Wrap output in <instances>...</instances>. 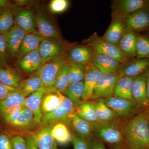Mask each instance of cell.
Returning <instances> with one entry per match:
<instances>
[{"label":"cell","instance_id":"44","mask_svg":"<svg viewBox=\"0 0 149 149\" xmlns=\"http://www.w3.org/2000/svg\"><path fill=\"white\" fill-rule=\"evenodd\" d=\"M11 138L14 149H27L25 139L20 135H16Z\"/></svg>","mask_w":149,"mask_h":149},{"label":"cell","instance_id":"5","mask_svg":"<svg viewBox=\"0 0 149 149\" xmlns=\"http://www.w3.org/2000/svg\"><path fill=\"white\" fill-rule=\"evenodd\" d=\"M84 42L94 52L113 57L123 64H125L129 61L123 54L117 46L104 40L102 37H99L96 32Z\"/></svg>","mask_w":149,"mask_h":149},{"label":"cell","instance_id":"42","mask_svg":"<svg viewBox=\"0 0 149 149\" xmlns=\"http://www.w3.org/2000/svg\"><path fill=\"white\" fill-rule=\"evenodd\" d=\"M74 149H91L90 141L81 138L76 134H72Z\"/></svg>","mask_w":149,"mask_h":149},{"label":"cell","instance_id":"40","mask_svg":"<svg viewBox=\"0 0 149 149\" xmlns=\"http://www.w3.org/2000/svg\"><path fill=\"white\" fill-rule=\"evenodd\" d=\"M69 6L67 0H52L49 4V8L52 13H60L65 11Z\"/></svg>","mask_w":149,"mask_h":149},{"label":"cell","instance_id":"16","mask_svg":"<svg viewBox=\"0 0 149 149\" xmlns=\"http://www.w3.org/2000/svg\"><path fill=\"white\" fill-rule=\"evenodd\" d=\"M11 127L22 132L32 133L37 128L35 116L33 112L24 106L18 118L8 125Z\"/></svg>","mask_w":149,"mask_h":149},{"label":"cell","instance_id":"28","mask_svg":"<svg viewBox=\"0 0 149 149\" xmlns=\"http://www.w3.org/2000/svg\"><path fill=\"white\" fill-rule=\"evenodd\" d=\"M44 38L38 32L27 34L22 41L16 58L19 59L27 54L38 49Z\"/></svg>","mask_w":149,"mask_h":149},{"label":"cell","instance_id":"3","mask_svg":"<svg viewBox=\"0 0 149 149\" xmlns=\"http://www.w3.org/2000/svg\"><path fill=\"white\" fill-rule=\"evenodd\" d=\"M93 135L96 139L103 143L111 146L130 147L126 143L116 120L95 127Z\"/></svg>","mask_w":149,"mask_h":149},{"label":"cell","instance_id":"50","mask_svg":"<svg viewBox=\"0 0 149 149\" xmlns=\"http://www.w3.org/2000/svg\"><path fill=\"white\" fill-rule=\"evenodd\" d=\"M15 3L19 6H29L31 2L29 1H24V0H18L15 1Z\"/></svg>","mask_w":149,"mask_h":149},{"label":"cell","instance_id":"43","mask_svg":"<svg viewBox=\"0 0 149 149\" xmlns=\"http://www.w3.org/2000/svg\"><path fill=\"white\" fill-rule=\"evenodd\" d=\"M0 149H14L11 138L5 132L0 133Z\"/></svg>","mask_w":149,"mask_h":149},{"label":"cell","instance_id":"35","mask_svg":"<svg viewBox=\"0 0 149 149\" xmlns=\"http://www.w3.org/2000/svg\"><path fill=\"white\" fill-rule=\"evenodd\" d=\"M26 97L18 89L11 93L6 99L0 101V114L11 108L24 106Z\"/></svg>","mask_w":149,"mask_h":149},{"label":"cell","instance_id":"15","mask_svg":"<svg viewBox=\"0 0 149 149\" xmlns=\"http://www.w3.org/2000/svg\"><path fill=\"white\" fill-rule=\"evenodd\" d=\"M27 34L20 28L15 25L5 36L8 57L16 58L22 41Z\"/></svg>","mask_w":149,"mask_h":149},{"label":"cell","instance_id":"7","mask_svg":"<svg viewBox=\"0 0 149 149\" xmlns=\"http://www.w3.org/2000/svg\"><path fill=\"white\" fill-rule=\"evenodd\" d=\"M66 46L61 39L44 37L39 47L42 65L58 58L66 53Z\"/></svg>","mask_w":149,"mask_h":149},{"label":"cell","instance_id":"51","mask_svg":"<svg viewBox=\"0 0 149 149\" xmlns=\"http://www.w3.org/2000/svg\"><path fill=\"white\" fill-rule=\"evenodd\" d=\"M110 149H132L130 147L121 146H111Z\"/></svg>","mask_w":149,"mask_h":149},{"label":"cell","instance_id":"10","mask_svg":"<svg viewBox=\"0 0 149 149\" xmlns=\"http://www.w3.org/2000/svg\"><path fill=\"white\" fill-rule=\"evenodd\" d=\"M91 63L97 68L102 74H118L123 65L118 60L113 57L94 52Z\"/></svg>","mask_w":149,"mask_h":149},{"label":"cell","instance_id":"49","mask_svg":"<svg viewBox=\"0 0 149 149\" xmlns=\"http://www.w3.org/2000/svg\"><path fill=\"white\" fill-rule=\"evenodd\" d=\"M146 88L147 97L149 103V69L146 72Z\"/></svg>","mask_w":149,"mask_h":149},{"label":"cell","instance_id":"36","mask_svg":"<svg viewBox=\"0 0 149 149\" xmlns=\"http://www.w3.org/2000/svg\"><path fill=\"white\" fill-rule=\"evenodd\" d=\"M70 63L64 65L59 71L56 77L55 81L52 88L45 90V93L55 92L62 93L69 85L68 72Z\"/></svg>","mask_w":149,"mask_h":149},{"label":"cell","instance_id":"18","mask_svg":"<svg viewBox=\"0 0 149 149\" xmlns=\"http://www.w3.org/2000/svg\"><path fill=\"white\" fill-rule=\"evenodd\" d=\"M38 32L44 37L61 39L58 29L40 10L35 14Z\"/></svg>","mask_w":149,"mask_h":149},{"label":"cell","instance_id":"38","mask_svg":"<svg viewBox=\"0 0 149 149\" xmlns=\"http://www.w3.org/2000/svg\"><path fill=\"white\" fill-rule=\"evenodd\" d=\"M14 25V16L12 10L6 9L0 15V34L6 36Z\"/></svg>","mask_w":149,"mask_h":149},{"label":"cell","instance_id":"12","mask_svg":"<svg viewBox=\"0 0 149 149\" xmlns=\"http://www.w3.org/2000/svg\"><path fill=\"white\" fill-rule=\"evenodd\" d=\"M146 7L144 0H116L113 1L112 16L123 18L139 9Z\"/></svg>","mask_w":149,"mask_h":149},{"label":"cell","instance_id":"48","mask_svg":"<svg viewBox=\"0 0 149 149\" xmlns=\"http://www.w3.org/2000/svg\"><path fill=\"white\" fill-rule=\"evenodd\" d=\"M13 7L12 3L8 0H0V8L8 9Z\"/></svg>","mask_w":149,"mask_h":149},{"label":"cell","instance_id":"30","mask_svg":"<svg viewBox=\"0 0 149 149\" xmlns=\"http://www.w3.org/2000/svg\"><path fill=\"white\" fill-rule=\"evenodd\" d=\"M94 101L96 115L102 124H108L116 120L114 113L107 105L104 99Z\"/></svg>","mask_w":149,"mask_h":149},{"label":"cell","instance_id":"11","mask_svg":"<svg viewBox=\"0 0 149 149\" xmlns=\"http://www.w3.org/2000/svg\"><path fill=\"white\" fill-rule=\"evenodd\" d=\"M14 16L15 25L22 29L26 34L37 32L36 17L31 10L19 8H12Z\"/></svg>","mask_w":149,"mask_h":149},{"label":"cell","instance_id":"22","mask_svg":"<svg viewBox=\"0 0 149 149\" xmlns=\"http://www.w3.org/2000/svg\"><path fill=\"white\" fill-rule=\"evenodd\" d=\"M112 17L111 23L102 37L104 40L117 46L125 28L123 18L118 16Z\"/></svg>","mask_w":149,"mask_h":149},{"label":"cell","instance_id":"2","mask_svg":"<svg viewBox=\"0 0 149 149\" xmlns=\"http://www.w3.org/2000/svg\"><path fill=\"white\" fill-rule=\"evenodd\" d=\"M107 106L114 113L116 120H126L146 109L139 106L134 101L112 96L104 99Z\"/></svg>","mask_w":149,"mask_h":149},{"label":"cell","instance_id":"19","mask_svg":"<svg viewBox=\"0 0 149 149\" xmlns=\"http://www.w3.org/2000/svg\"><path fill=\"white\" fill-rule=\"evenodd\" d=\"M149 69V58H136L123 64L119 72L120 77H134L146 73Z\"/></svg>","mask_w":149,"mask_h":149},{"label":"cell","instance_id":"6","mask_svg":"<svg viewBox=\"0 0 149 149\" xmlns=\"http://www.w3.org/2000/svg\"><path fill=\"white\" fill-rule=\"evenodd\" d=\"M76 108L73 102L65 97L56 109L51 113L43 116L41 125L53 126L60 122L68 123L70 119L75 114Z\"/></svg>","mask_w":149,"mask_h":149},{"label":"cell","instance_id":"27","mask_svg":"<svg viewBox=\"0 0 149 149\" xmlns=\"http://www.w3.org/2000/svg\"><path fill=\"white\" fill-rule=\"evenodd\" d=\"M65 98V96L61 93H45L41 104V111L43 116L51 113L56 109Z\"/></svg>","mask_w":149,"mask_h":149},{"label":"cell","instance_id":"26","mask_svg":"<svg viewBox=\"0 0 149 149\" xmlns=\"http://www.w3.org/2000/svg\"><path fill=\"white\" fill-rule=\"evenodd\" d=\"M75 114L93 124L95 128L104 125L99 121L96 115L94 100L82 102L76 108Z\"/></svg>","mask_w":149,"mask_h":149},{"label":"cell","instance_id":"4","mask_svg":"<svg viewBox=\"0 0 149 149\" xmlns=\"http://www.w3.org/2000/svg\"><path fill=\"white\" fill-rule=\"evenodd\" d=\"M70 62L67 53H65L58 58L41 65L36 72L45 90L53 86L59 71L64 65Z\"/></svg>","mask_w":149,"mask_h":149},{"label":"cell","instance_id":"23","mask_svg":"<svg viewBox=\"0 0 149 149\" xmlns=\"http://www.w3.org/2000/svg\"><path fill=\"white\" fill-rule=\"evenodd\" d=\"M68 123L78 136L88 141L94 139L95 126L74 114L70 119Z\"/></svg>","mask_w":149,"mask_h":149},{"label":"cell","instance_id":"33","mask_svg":"<svg viewBox=\"0 0 149 149\" xmlns=\"http://www.w3.org/2000/svg\"><path fill=\"white\" fill-rule=\"evenodd\" d=\"M84 84V81L70 84L62 94L70 99L76 107H78L83 102Z\"/></svg>","mask_w":149,"mask_h":149},{"label":"cell","instance_id":"53","mask_svg":"<svg viewBox=\"0 0 149 149\" xmlns=\"http://www.w3.org/2000/svg\"><path fill=\"white\" fill-rule=\"evenodd\" d=\"M5 9H6L0 8V15H1V14L3 12V11Z\"/></svg>","mask_w":149,"mask_h":149},{"label":"cell","instance_id":"46","mask_svg":"<svg viewBox=\"0 0 149 149\" xmlns=\"http://www.w3.org/2000/svg\"><path fill=\"white\" fill-rule=\"evenodd\" d=\"M24 107V106H17L14 107L4 112L0 115H1L2 118H3L5 117L6 116H8L10 115L13 114L17 112L20 111Z\"/></svg>","mask_w":149,"mask_h":149},{"label":"cell","instance_id":"39","mask_svg":"<svg viewBox=\"0 0 149 149\" xmlns=\"http://www.w3.org/2000/svg\"><path fill=\"white\" fill-rule=\"evenodd\" d=\"M136 52L137 58H149V37L138 35Z\"/></svg>","mask_w":149,"mask_h":149},{"label":"cell","instance_id":"41","mask_svg":"<svg viewBox=\"0 0 149 149\" xmlns=\"http://www.w3.org/2000/svg\"><path fill=\"white\" fill-rule=\"evenodd\" d=\"M8 58L5 38L0 34V68L8 66Z\"/></svg>","mask_w":149,"mask_h":149},{"label":"cell","instance_id":"14","mask_svg":"<svg viewBox=\"0 0 149 149\" xmlns=\"http://www.w3.org/2000/svg\"><path fill=\"white\" fill-rule=\"evenodd\" d=\"M102 74L101 71L93 64L87 65L84 80L83 101L93 100L94 89Z\"/></svg>","mask_w":149,"mask_h":149},{"label":"cell","instance_id":"25","mask_svg":"<svg viewBox=\"0 0 149 149\" xmlns=\"http://www.w3.org/2000/svg\"><path fill=\"white\" fill-rule=\"evenodd\" d=\"M93 53V51L87 45L72 47L67 52L70 61L85 65L91 63Z\"/></svg>","mask_w":149,"mask_h":149},{"label":"cell","instance_id":"52","mask_svg":"<svg viewBox=\"0 0 149 149\" xmlns=\"http://www.w3.org/2000/svg\"><path fill=\"white\" fill-rule=\"evenodd\" d=\"M146 1V7L149 10V0H147V1Z\"/></svg>","mask_w":149,"mask_h":149},{"label":"cell","instance_id":"56","mask_svg":"<svg viewBox=\"0 0 149 149\" xmlns=\"http://www.w3.org/2000/svg\"></svg>","mask_w":149,"mask_h":149},{"label":"cell","instance_id":"34","mask_svg":"<svg viewBox=\"0 0 149 149\" xmlns=\"http://www.w3.org/2000/svg\"><path fill=\"white\" fill-rule=\"evenodd\" d=\"M21 80L20 75L8 66L0 68V83L9 87L18 88Z\"/></svg>","mask_w":149,"mask_h":149},{"label":"cell","instance_id":"45","mask_svg":"<svg viewBox=\"0 0 149 149\" xmlns=\"http://www.w3.org/2000/svg\"><path fill=\"white\" fill-rule=\"evenodd\" d=\"M17 89V88L9 87L0 83V101L4 100L11 93H13Z\"/></svg>","mask_w":149,"mask_h":149},{"label":"cell","instance_id":"29","mask_svg":"<svg viewBox=\"0 0 149 149\" xmlns=\"http://www.w3.org/2000/svg\"><path fill=\"white\" fill-rule=\"evenodd\" d=\"M134 77H120L115 87L113 96L124 100L133 101L132 87Z\"/></svg>","mask_w":149,"mask_h":149},{"label":"cell","instance_id":"55","mask_svg":"<svg viewBox=\"0 0 149 149\" xmlns=\"http://www.w3.org/2000/svg\"><path fill=\"white\" fill-rule=\"evenodd\" d=\"M146 110L148 112V113L149 114V106L146 109Z\"/></svg>","mask_w":149,"mask_h":149},{"label":"cell","instance_id":"32","mask_svg":"<svg viewBox=\"0 0 149 149\" xmlns=\"http://www.w3.org/2000/svg\"><path fill=\"white\" fill-rule=\"evenodd\" d=\"M51 133L56 143L61 145H65L72 141V134L66 124L63 123L53 125Z\"/></svg>","mask_w":149,"mask_h":149},{"label":"cell","instance_id":"1","mask_svg":"<svg viewBox=\"0 0 149 149\" xmlns=\"http://www.w3.org/2000/svg\"><path fill=\"white\" fill-rule=\"evenodd\" d=\"M117 122L131 149H149V114L146 109L125 122Z\"/></svg>","mask_w":149,"mask_h":149},{"label":"cell","instance_id":"17","mask_svg":"<svg viewBox=\"0 0 149 149\" xmlns=\"http://www.w3.org/2000/svg\"><path fill=\"white\" fill-rule=\"evenodd\" d=\"M132 96L133 100L139 106L146 109L149 106L146 73L140 74L133 78Z\"/></svg>","mask_w":149,"mask_h":149},{"label":"cell","instance_id":"31","mask_svg":"<svg viewBox=\"0 0 149 149\" xmlns=\"http://www.w3.org/2000/svg\"><path fill=\"white\" fill-rule=\"evenodd\" d=\"M42 86L43 85L41 79L35 72L27 79L21 80L17 89L26 97L38 91Z\"/></svg>","mask_w":149,"mask_h":149},{"label":"cell","instance_id":"9","mask_svg":"<svg viewBox=\"0 0 149 149\" xmlns=\"http://www.w3.org/2000/svg\"><path fill=\"white\" fill-rule=\"evenodd\" d=\"M126 29L133 32H140L149 29V10L147 7L141 8L123 18Z\"/></svg>","mask_w":149,"mask_h":149},{"label":"cell","instance_id":"13","mask_svg":"<svg viewBox=\"0 0 149 149\" xmlns=\"http://www.w3.org/2000/svg\"><path fill=\"white\" fill-rule=\"evenodd\" d=\"M52 125H41L40 128L27 135L38 149H53L56 142L51 133Z\"/></svg>","mask_w":149,"mask_h":149},{"label":"cell","instance_id":"37","mask_svg":"<svg viewBox=\"0 0 149 149\" xmlns=\"http://www.w3.org/2000/svg\"><path fill=\"white\" fill-rule=\"evenodd\" d=\"M87 65L76 63H70L68 72L69 85L71 83L84 81L86 71Z\"/></svg>","mask_w":149,"mask_h":149},{"label":"cell","instance_id":"47","mask_svg":"<svg viewBox=\"0 0 149 149\" xmlns=\"http://www.w3.org/2000/svg\"><path fill=\"white\" fill-rule=\"evenodd\" d=\"M90 142L91 149H107L104 143L97 139H93Z\"/></svg>","mask_w":149,"mask_h":149},{"label":"cell","instance_id":"20","mask_svg":"<svg viewBox=\"0 0 149 149\" xmlns=\"http://www.w3.org/2000/svg\"><path fill=\"white\" fill-rule=\"evenodd\" d=\"M137 36L136 32L125 28L118 44L121 52L128 60L136 57Z\"/></svg>","mask_w":149,"mask_h":149},{"label":"cell","instance_id":"21","mask_svg":"<svg viewBox=\"0 0 149 149\" xmlns=\"http://www.w3.org/2000/svg\"><path fill=\"white\" fill-rule=\"evenodd\" d=\"M45 92V89L42 86L38 91L26 97L24 102V106L33 112L35 116V121L39 126L42 124L43 115L41 111V104Z\"/></svg>","mask_w":149,"mask_h":149},{"label":"cell","instance_id":"54","mask_svg":"<svg viewBox=\"0 0 149 149\" xmlns=\"http://www.w3.org/2000/svg\"><path fill=\"white\" fill-rule=\"evenodd\" d=\"M53 149H57V147L56 143Z\"/></svg>","mask_w":149,"mask_h":149},{"label":"cell","instance_id":"24","mask_svg":"<svg viewBox=\"0 0 149 149\" xmlns=\"http://www.w3.org/2000/svg\"><path fill=\"white\" fill-rule=\"evenodd\" d=\"M18 60L19 67L22 70L26 73L35 72L42 65L39 48L27 54Z\"/></svg>","mask_w":149,"mask_h":149},{"label":"cell","instance_id":"8","mask_svg":"<svg viewBox=\"0 0 149 149\" xmlns=\"http://www.w3.org/2000/svg\"><path fill=\"white\" fill-rule=\"evenodd\" d=\"M120 76L118 74H102L94 89L93 100L106 99L113 95L115 87Z\"/></svg>","mask_w":149,"mask_h":149}]
</instances>
